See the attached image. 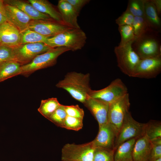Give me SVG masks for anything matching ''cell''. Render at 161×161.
Here are the masks:
<instances>
[{"instance_id":"1","label":"cell","mask_w":161,"mask_h":161,"mask_svg":"<svg viewBox=\"0 0 161 161\" xmlns=\"http://www.w3.org/2000/svg\"><path fill=\"white\" fill-rule=\"evenodd\" d=\"M90 75L75 72L68 73L64 78L58 81L56 86L64 89L75 100L84 103L92 89L89 84Z\"/></svg>"},{"instance_id":"2","label":"cell","mask_w":161,"mask_h":161,"mask_svg":"<svg viewBox=\"0 0 161 161\" xmlns=\"http://www.w3.org/2000/svg\"><path fill=\"white\" fill-rule=\"evenodd\" d=\"M86 39L85 33L80 28H72L49 37L45 44L52 48L65 47L75 51L84 46Z\"/></svg>"},{"instance_id":"3","label":"cell","mask_w":161,"mask_h":161,"mask_svg":"<svg viewBox=\"0 0 161 161\" xmlns=\"http://www.w3.org/2000/svg\"><path fill=\"white\" fill-rule=\"evenodd\" d=\"M70 50L66 47H58L39 55L30 62L21 66V75L27 77L37 70L54 66L60 55Z\"/></svg>"},{"instance_id":"4","label":"cell","mask_w":161,"mask_h":161,"mask_svg":"<svg viewBox=\"0 0 161 161\" xmlns=\"http://www.w3.org/2000/svg\"><path fill=\"white\" fill-rule=\"evenodd\" d=\"M134 41L123 46L119 45L114 49L118 66L123 73L131 77L140 60L132 47Z\"/></svg>"},{"instance_id":"5","label":"cell","mask_w":161,"mask_h":161,"mask_svg":"<svg viewBox=\"0 0 161 161\" xmlns=\"http://www.w3.org/2000/svg\"><path fill=\"white\" fill-rule=\"evenodd\" d=\"M130 105L128 93L109 104L108 123L113 130L116 138L129 112Z\"/></svg>"},{"instance_id":"6","label":"cell","mask_w":161,"mask_h":161,"mask_svg":"<svg viewBox=\"0 0 161 161\" xmlns=\"http://www.w3.org/2000/svg\"><path fill=\"white\" fill-rule=\"evenodd\" d=\"M95 147L92 141L81 144L67 143L61 150L62 161H93Z\"/></svg>"},{"instance_id":"7","label":"cell","mask_w":161,"mask_h":161,"mask_svg":"<svg viewBox=\"0 0 161 161\" xmlns=\"http://www.w3.org/2000/svg\"><path fill=\"white\" fill-rule=\"evenodd\" d=\"M128 92L126 86L121 80L117 78L102 89H91L88 97L100 100L110 104L122 97Z\"/></svg>"},{"instance_id":"8","label":"cell","mask_w":161,"mask_h":161,"mask_svg":"<svg viewBox=\"0 0 161 161\" xmlns=\"http://www.w3.org/2000/svg\"><path fill=\"white\" fill-rule=\"evenodd\" d=\"M148 34L137 38L133 42L134 50L140 59L161 57L160 44L155 37Z\"/></svg>"},{"instance_id":"9","label":"cell","mask_w":161,"mask_h":161,"mask_svg":"<svg viewBox=\"0 0 161 161\" xmlns=\"http://www.w3.org/2000/svg\"><path fill=\"white\" fill-rule=\"evenodd\" d=\"M52 48L44 43L20 44L13 48L15 60L22 66L30 62L38 55Z\"/></svg>"},{"instance_id":"10","label":"cell","mask_w":161,"mask_h":161,"mask_svg":"<svg viewBox=\"0 0 161 161\" xmlns=\"http://www.w3.org/2000/svg\"><path fill=\"white\" fill-rule=\"evenodd\" d=\"M145 124L135 120L129 112L116 139L115 150L124 142L131 139L138 138L143 135Z\"/></svg>"},{"instance_id":"11","label":"cell","mask_w":161,"mask_h":161,"mask_svg":"<svg viewBox=\"0 0 161 161\" xmlns=\"http://www.w3.org/2000/svg\"><path fill=\"white\" fill-rule=\"evenodd\" d=\"M74 28L53 19L31 20L27 29L48 37H51Z\"/></svg>"},{"instance_id":"12","label":"cell","mask_w":161,"mask_h":161,"mask_svg":"<svg viewBox=\"0 0 161 161\" xmlns=\"http://www.w3.org/2000/svg\"><path fill=\"white\" fill-rule=\"evenodd\" d=\"M161 71V57L140 59L132 77L147 79L156 78Z\"/></svg>"},{"instance_id":"13","label":"cell","mask_w":161,"mask_h":161,"mask_svg":"<svg viewBox=\"0 0 161 161\" xmlns=\"http://www.w3.org/2000/svg\"><path fill=\"white\" fill-rule=\"evenodd\" d=\"M83 104L97 121L99 126L108 123L109 103L100 100L88 97Z\"/></svg>"},{"instance_id":"14","label":"cell","mask_w":161,"mask_h":161,"mask_svg":"<svg viewBox=\"0 0 161 161\" xmlns=\"http://www.w3.org/2000/svg\"><path fill=\"white\" fill-rule=\"evenodd\" d=\"M20 31L7 21L0 25V45L14 48L20 44Z\"/></svg>"},{"instance_id":"15","label":"cell","mask_w":161,"mask_h":161,"mask_svg":"<svg viewBox=\"0 0 161 161\" xmlns=\"http://www.w3.org/2000/svg\"><path fill=\"white\" fill-rule=\"evenodd\" d=\"M4 4L7 21L15 26L20 32L27 29L32 20L30 18L17 7Z\"/></svg>"},{"instance_id":"16","label":"cell","mask_w":161,"mask_h":161,"mask_svg":"<svg viewBox=\"0 0 161 161\" xmlns=\"http://www.w3.org/2000/svg\"><path fill=\"white\" fill-rule=\"evenodd\" d=\"M99 127L97 134L95 138L92 141L94 146L115 150L116 137L112 128L108 123Z\"/></svg>"},{"instance_id":"17","label":"cell","mask_w":161,"mask_h":161,"mask_svg":"<svg viewBox=\"0 0 161 161\" xmlns=\"http://www.w3.org/2000/svg\"><path fill=\"white\" fill-rule=\"evenodd\" d=\"M151 149V140L145 135L137 138L133 151L134 161H149Z\"/></svg>"},{"instance_id":"18","label":"cell","mask_w":161,"mask_h":161,"mask_svg":"<svg viewBox=\"0 0 161 161\" xmlns=\"http://www.w3.org/2000/svg\"><path fill=\"white\" fill-rule=\"evenodd\" d=\"M3 1L4 3L14 6L20 10L32 20L53 19L49 16L38 11L29 2L21 0H6Z\"/></svg>"},{"instance_id":"19","label":"cell","mask_w":161,"mask_h":161,"mask_svg":"<svg viewBox=\"0 0 161 161\" xmlns=\"http://www.w3.org/2000/svg\"><path fill=\"white\" fill-rule=\"evenodd\" d=\"M57 7L64 24L73 28H80L77 22L79 15L66 0H59Z\"/></svg>"},{"instance_id":"20","label":"cell","mask_w":161,"mask_h":161,"mask_svg":"<svg viewBox=\"0 0 161 161\" xmlns=\"http://www.w3.org/2000/svg\"><path fill=\"white\" fill-rule=\"evenodd\" d=\"M28 1L40 12L49 16L55 21L64 23L58 10L48 1L29 0Z\"/></svg>"},{"instance_id":"21","label":"cell","mask_w":161,"mask_h":161,"mask_svg":"<svg viewBox=\"0 0 161 161\" xmlns=\"http://www.w3.org/2000/svg\"><path fill=\"white\" fill-rule=\"evenodd\" d=\"M137 138L130 139L120 145L115 150L114 161H134L133 151Z\"/></svg>"},{"instance_id":"22","label":"cell","mask_w":161,"mask_h":161,"mask_svg":"<svg viewBox=\"0 0 161 161\" xmlns=\"http://www.w3.org/2000/svg\"><path fill=\"white\" fill-rule=\"evenodd\" d=\"M144 17L152 29L160 30L161 25L160 19L151 0L144 1Z\"/></svg>"},{"instance_id":"23","label":"cell","mask_w":161,"mask_h":161,"mask_svg":"<svg viewBox=\"0 0 161 161\" xmlns=\"http://www.w3.org/2000/svg\"><path fill=\"white\" fill-rule=\"evenodd\" d=\"M21 73V65L15 61H10L0 65V82Z\"/></svg>"},{"instance_id":"24","label":"cell","mask_w":161,"mask_h":161,"mask_svg":"<svg viewBox=\"0 0 161 161\" xmlns=\"http://www.w3.org/2000/svg\"><path fill=\"white\" fill-rule=\"evenodd\" d=\"M61 104L56 98L52 97L42 100L38 111L42 116L47 119Z\"/></svg>"},{"instance_id":"25","label":"cell","mask_w":161,"mask_h":161,"mask_svg":"<svg viewBox=\"0 0 161 161\" xmlns=\"http://www.w3.org/2000/svg\"><path fill=\"white\" fill-rule=\"evenodd\" d=\"M20 44L37 43L45 44L49 38L27 28L20 32Z\"/></svg>"},{"instance_id":"26","label":"cell","mask_w":161,"mask_h":161,"mask_svg":"<svg viewBox=\"0 0 161 161\" xmlns=\"http://www.w3.org/2000/svg\"><path fill=\"white\" fill-rule=\"evenodd\" d=\"M132 25L137 38L148 33L152 29L144 17H134Z\"/></svg>"},{"instance_id":"27","label":"cell","mask_w":161,"mask_h":161,"mask_svg":"<svg viewBox=\"0 0 161 161\" xmlns=\"http://www.w3.org/2000/svg\"><path fill=\"white\" fill-rule=\"evenodd\" d=\"M144 134L150 140L161 137L160 122L152 120L145 123Z\"/></svg>"},{"instance_id":"28","label":"cell","mask_w":161,"mask_h":161,"mask_svg":"<svg viewBox=\"0 0 161 161\" xmlns=\"http://www.w3.org/2000/svg\"><path fill=\"white\" fill-rule=\"evenodd\" d=\"M118 31L121 36V41L119 45L123 46L137 38L135 35L132 25L119 26Z\"/></svg>"},{"instance_id":"29","label":"cell","mask_w":161,"mask_h":161,"mask_svg":"<svg viewBox=\"0 0 161 161\" xmlns=\"http://www.w3.org/2000/svg\"><path fill=\"white\" fill-rule=\"evenodd\" d=\"M115 151L101 147H95L93 161H114Z\"/></svg>"},{"instance_id":"30","label":"cell","mask_w":161,"mask_h":161,"mask_svg":"<svg viewBox=\"0 0 161 161\" xmlns=\"http://www.w3.org/2000/svg\"><path fill=\"white\" fill-rule=\"evenodd\" d=\"M145 0H130L129 1L127 10L134 17H144Z\"/></svg>"},{"instance_id":"31","label":"cell","mask_w":161,"mask_h":161,"mask_svg":"<svg viewBox=\"0 0 161 161\" xmlns=\"http://www.w3.org/2000/svg\"><path fill=\"white\" fill-rule=\"evenodd\" d=\"M67 116L65 109V105L61 104L47 119L57 126L62 128Z\"/></svg>"},{"instance_id":"32","label":"cell","mask_w":161,"mask_h":161,"mask_svg":"<svg viewBox=\"0 0 161 161\" xmlns=\"http://www.w3.org/2000/svg\"><path fill=\"white\" fill-rule=\"evenodd\" d=\"M83 126V120L67 115L62 128L78 131L82 129Z\"/></svg>"},{"instance_id":"33","label":"cell","mask_w":161,"mask_h":161,"mask_svg":"<svg viewBox=\"0 0 161 161\" xmlns=\"http://www.w3.org/2000/svg\"><path fill=\"white\" fill-rule=\"evenodd\" d=\"M151 149L149 161H156L161 158V137L151 140Z\"/></svg>"},{"instance_id":"34","label":"cell","mask_w":161,"mask_h":161,"mask_svg":"<svg viewBox=\"0 0 161 161\" xmlns=\"http://www.w3.org/2000/svg\"><path fill=\"white\" fill-rule=\"evenodd\" d=\"M13 61H15L13 48L0 45V65Z\"/></svg>"},{"instance_id":"35","label":"cell","mask_w":161,"mask_h":161,"mask_svg":"<svg viewBox=\"0 0 161 161\" xmlns=\"http://www.w3.org/2000/svg\"><path fill=\"white\" fill-rule=\"evenodd\" d=\"M65 109L67 116L83 120L84 112L78 105L65 106Z\"/></svg>"},{"instance_id":"36","label":"cell","mask_w":161,"mask_h":161,"mask_svg":"<svg viewBox=\"0 0 161 161\" xmlns=\"http://www.w3.org/2000/svg\"><path fill=\"white\" fill-rule=\"evenodd\" d=\"M134 18V16L126 10L116 20L115 22L119 26L132 25Z\"/></svg>"},{"instance_id":"37","label":"cell","mask_w":161,"mask_h":161,"mask_svg":"<svg viewBox=\"0 0 161 161\" xmlns=\"http://www.w3.org/2000/svg\"><path fill=\"white\" fill-rule=\"evenodd\" d=\"M72 7L79 15L82 8L88 4L90 0H66Z\"/></svg>"},{"instance_id":"38","label":"cell","mask_w":161,"mask_h":161,"mask_svg":"<svg viewBox=\"0 0 161 161\" xmlns=\"http://www.w3.org/2000/svg\"><path fill=\"white\" fill-rule=\"evenodd\" d=\"M7 21L3 0H0V25Z\"/></svg>"},{"instance_id":"39","label":"cell","mask_w":161,"mask_h":161,"mask_svg":"<svg viewBox=\"0 0 161 161\" xmlns=\"http://www.w3.org/2000/svg\"><path fill=\"white\" fill-rule=\"evenodd\" d=\"M154 4L158 15L161 13V0H151Z\"/></svg>"},{"instance_id":"40","label":"cell","mask_w":161,"mask_h":161,"mask_svg":"<svg viewBox=\"0 0 161 161\" xmlns=\"http://www.w3.org/2000/svg\"><path fill=\"white\" fill-rule=\"evenodd\" d=\"M156 161H161V158L159 159V160Z\"/></svg>"}]
</instances>
